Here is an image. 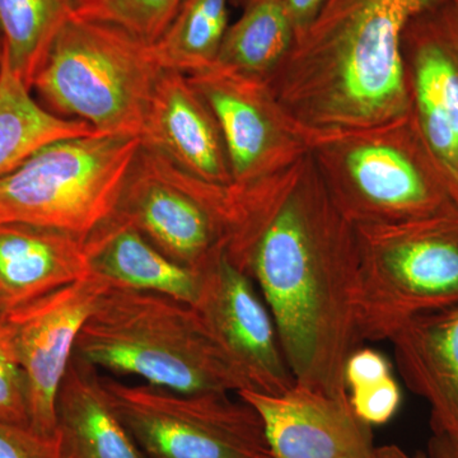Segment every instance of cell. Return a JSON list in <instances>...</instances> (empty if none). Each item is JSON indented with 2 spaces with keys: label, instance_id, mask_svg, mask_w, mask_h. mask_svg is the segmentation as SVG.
Returning a JSON list of instances; mask_svg holds the SVG:
<instances>
[{
  "label": "cell",
  "instance_id": "cell-6",
  "mask_svg": "<svg viewBox=\"0 0 458 458\" xmlns=\"http://www.w3.org/2000/svg\"><path fill=\"white\" fill-rule=\"evenodd\" d=\"M354 228L361 343L384 342L408 319L458 304V209Z\"/></svg>",
  "mask_w": 458,
  "mask_h": 458
},
{
  "label": "cell",
  "instance_id": "cell-25",
  "mask_svg": "<svg viewBox=\"0 0 458 458\" xmlns=\"http://www.w3.org/2000/svg\"><path fill=\"white\" fill-rule=\"evenodd\" d=\"M0 421L30 427L29 384L3 315H0Z\"/></svg>",
  "mask_w": 458,
  "mask_h": 458
},
{
  "label": "cell",
  "instance_id": "cell-4",
  "mask_svg": "<svg viewBox=\"0 0 458 458\" xmlns=\"http://www.w3.org/2000/svg\"><path fill=\"white\" fill-rule=\"evenodd\" d=\"M309 153L328 197L354 227L458 209L410 114L372 128L315 135Z\"/></svg>",
  "mask_w": 458,
  "mask_h": 458
},
{
  "label": "cell",
  "instance_id": "cell-22",
  "mask_svg": "<svg viewBox=\"0 0 458 458\" xmlns=\"http://www.w3.org/2000/svg\"><path fill=\"white\" fill-rule=\"evenodd\" d=\"M73 9L74 0H0L2 57L30 89Z\"/></svg>",
  "mask_w": 458,
  "mask_h": 458
},
{
  "label": "cell",
  "instance_id": "cell-30",
  "mask_svg": "<svg viewBox=\"0 0 458 458\" xmlns=\"http://www.w3.org/2000/svg\"><path fill=\"white\" fill-rule=\"evenodd\" d=\"M429 454L433 458H458V439L434 434L430 441Z\"/></svg>",
  "mask_w": 458,
  "mask_h": 458
},
{
  "label": "cell",
  "instance_id": "cell-28",
  "mask_svg": "<svg viewBox=\"0 0 458 458\" xmlns=\"http://www.w3.org/2000/svg\"><path fill=\"white\" fill-rule=\"evenodd\" d=\"M393 376L390 361L382 352L358 348L349 355L344 369V384L348 393L375 385Z\"/></svg>",
  "mask_w": 458,
  "mask_h": 458
},
{
  "label": "cell",
  "instance_id": "cell-15",
  "mask_svg": "<svg viewBox=\"0 0 458 458\" xmlns=\"http://www.w3.org/2000/svg\"><path fill=\"white\" fill-rule=\"evenodd\" d=\"M140 140L199 180L223 188L233 186L221 126L186 74L165 69L159 74Z\"/></svg>",
  "mask_w": 458,
  "mask_h": 458
},
{
  "label": "cell",
  "instance_id": "cell-17",
  "mask_svg": "<svg viewBox=\"0 0 458 458\" xmlns=\"http://www.w3.org/2000/svg\"><path fill=\"white\" fill-rule=\"evenodd\" d=\"M388 342L403 382L429 403L434 434L458 439V304L408 319Z\"/></svg>",
  "mask_w": 458,
  "mask_h": 458
},
{
  "label": "cell",
  "instance_id": "cell-5",
  "mask_svg": "<svg viewBox=\"0 0 458 458\" xmlns=\"http://www.w3.org/2000/svg\"><path fill=\"white\" fill-rule=\"evenodd\" d=\"M162 71L152 45L119 27L72 16L31 90L56 116L89 123L102 134L140 138Z\"/></svg>",
  "mask_w": 458,
  "mask_h": 458
},
{
  "label": "cell",
  "instance_id": "cell-2",
  "mask_svg": "<svg viewBox=\"0 0 458 458\" xmlns=\"http://www.w3.org/2000/svg\"><path fill=\"white\" fill-rule=\"evenodd\" d=\"M437 2L327 0L267 86L309 141L408 116L403 35Z\"/></svg>",
  "mask_w": 458,
  "mask_h": 458
},
{
  "label": "cell",
  "instance_id": "cell-1",
  "mask_svg": "<svg viewBox=\"0 0 458 458\" xmlns=\"http://www.w3.org/2000/svg\"><path fill=\"white\" fill-rule=\"evenodd\" d=\"M242 214L225 254L260 289L295 382L348 399L344 369L361 344L354 225L310 153L247 188Z\"/></svg>",
  "mask_w": 458,
  "mask_h": 458
},
{
  "label": "cell",
  "instance_id": "cell-13",
  "mask_svg": "<svg viewBox=\"0 0 458 458\" xmlns=\"http://www.w3.org/2000/svg\"><path fill=\"white\" fill-rule=\"evenodd\" d=\"M194 306L250 390L282 394L293 387L295 379L273 316L256 291L254 280L238 269L225 251L201 271Z\"/></svg>",
  "mask_w": 458,
  "mask_h": 458
},
{
  "label": "cell",
  "instance_id": "cell-12",
  "mask_svg": "<svg viewBox=\"0 0 458 458\" xmlns=\"http://www.w3.org/2000/svg\"><path fill=\"white\" fill-rule=\"evenodd\" d=\"M108 283L89 276L4 313L30 396V427L56 436V399L75 343Z\"/></svg>",
  "mask_w": 458,
  "mask_h": 458
},
{
  "label": "cell",
  "instance_id": "cell-14",
  "mask_svg": "<svg viewBox=\"0 0 458 458\" xmlns=\"http://www.w3.org/2000/svg\"><path fill=\"white\" fill-rule=\"evenodd\" d=\"M237 394L260 417L273 458H364L375 448L370 427L354 414L349 397L297 382L282 394Z\"/></svg>",
  "mask_w": 458,
  "mask_h": 458
},
{
  "label": "cell",
  "instance_id": "cell-26",
  "mask_svg": "<svg viewBox=\"0 0 458 458\" xmlns=\"http://www.w3.org/2000/svg\"><path fill=\"white\" fill-rule=\"evenodd\" d=\"M352 411L363 423L382 426L394 417L401 403L399 384L394 376L348 393Z\"/></svg>",
  "mask_w": 458,
  "mask_h": 458
},
{
  "label": "cell",
  "instance_id": "cell-33",
  "mask_svg": "<svg viewBox=\"0 0 458 458\" xmlns=\"http://www.w3.org/2000/svg\"><path fill=\"white\" fill-rule=\"evenodd\" d=\"M414 458H433L432 456H430L429 454H415Z\"/></svg>",
  "mask_w": 458,
  "mask_h": 458
},
{
  "label": "cell",
  "instance_id": "cell-3",
  "mask_svg": "<svg viewBox=\"0 0 458 458\" xmlns=\"http://www.w3.org/2000/svg\"><path fill=\"white\" fill-rule=\"evenodd\" d=\"M75 360L177 393H240L249 384L194 304L108 286L75 343Z\"/></svg>",
  "mask_w": 458,
  "mask_h": 458
},
{
  "label": "cell",
  "instance_id": "cell-7",
  "mask_svg": "<svg viewBox=\"0 0 458 458\" xmlns=\"http://www.w3.org/2000/svg\"><path fill=\"white\" fill-rule=\"evenodd\" d=\"M140 146L138 137L98 132L40 148L0 177V223L89 237L116 210Z\"/></svg>",
  "mask_w": 458,
  "mask_h": 458
},
{
  "label": "cell",
  "instance_id": "cell-35",
  "mask_svg": "<svg viewBox=\"0 0 458 458\" xmlns=\"http://www.w3.org/2000/svg\"><path fill=\"white\" fill-rule=\"evenodd\" d=\"M74 2H75V0H74Z\"/></svg>",
  "mask_w": 458,
  "mask_h": 458
},
{
  "label": "cell",
  "instance_id": "cell-16",
  "mask_svg": "<svg viewBox=\"0 0 458 458\" xmlns=\"http://www.w3.org/2000/svg\"><path fill=\"white\" fill-rule=\"evenodd\" d=\"M86 240L31 223H0V315L89 276Z\"/></svg>",
  "mask_w": 458,
  "mask_h": 458
},
{
  "label": "cell",
  "instance_id": "cell-10",
  "mask_svg": "<svg viewBox=\"0 0 458 458\" xmlns=\"http://www.w3.org/2000/svg\"><path fill=\"white\" fill-rule=\"evenodd\" d=\"M403 59L410 116L458 207V0L410 20Z\"/></svg>",
  "mask_w": 458,
  "mask_h": 458
},
{
  "label": "cell",
  "instance_id": "cell-27",
  "mask_svg": "<svg viewBox=\"0 0 458 458\" xmlns=\"http://www.w3.org/2000/svg\"><path fill=\"white\" fill-rule=\"evenodd\" d=\"M0 458H65L57 436L0 421Z\"/></svg>",
  "mask_w": 458,
  "mask_h": 458
},
{
  "label": "cell",
  "instance_id": "cell-21",
  "mask_svg": "<svg viewBox=\"0 0 458 458\" xmlns=\"http://www.w3.org/2000/svg\"><path fill=\"white\" fill-rule=\"evenodd\" d=\"M89 123L63 119L42 107L31 89L0 60V177L40 148L66 138L98 134Z\"/></svg>",
  "mask_w": 458,
  "mask_h": 458
},
{
  "label": "cell",
  "instance_id": "cell-34",
  "mask_svg": "<svg viewBox=\"0 0 458 458\" xmlns=\"http://www.w3.org/2000/svg\"><path fill=\"white\" fill-rule=\"evenodd\" d=\"M0 60H2V36H0Z\"/></svg>",
  "mask_w": 458,
  "mask_h": 458
},
{
  "label": "cell",
  "instance_id": "cell-20",
  "mask_svg": "<svg viewBox=\"0 0 458 458\" xmlns=\"http://www.w3.org/2000/svg\"><path fill=\"white\" fill-rule=\"evenodd\" d=\"M214 65L267 83L291 53L297 29L283 0H246Z\"/></svg>",
  "mask_w": 458,
  "mask_h": 458
},
{
  "label": "cell",
  "instance_id": "cell-29",
  "mask_svg": "<svg viewBox=\"0 0 458 458\" xmlns=\"http://www.w3.org/2000/svg\"><path fill=\"white\" fill-rule=\"evenodd\" d=\"M325 2L327 0H283L297 29V36L315 20Z\"/></svg>",
  "mask_w": 458,
  "mask_h": 458
},
{
  "label": "cell",
  "instance_id": "cell-19",
  "mask_svg": "<svg viewBox=\"0 0 458 458\" xmlns=\"http://www.w3.org/2000/svg\"><path fill=\"white\" fill-rule=\"evenodd\" d=\"M65 458H147L108 403L101 372L72 360L56 399Z\"/></svg>",
  "mask_w": 458,
  "mask_h": 458
},
{
  "label": "cell",
  "instance_id": "cell-23",
  "mask_svg": "<svg viewBox=\"0 0 458 458\" xmlns=\"http://www.w3.org/2000/svg\"><path fill=\"white\" fill-rule=\"evenodd\" d=\"M229 4L231 0H182L152 44L161 68L191 75L214 65L229 27Z\"/></svg>",
  "mask_w": 458,
  "mask_h": 458
},
{
  "label": "cell",
  "instance_id": "cell-11",
  "mask_svg": "<svg viewBox=\"0 0 458 458\" xmlns=\"http://www.w3.org/2000/svg\"><path fill=\"white\" fill-rule=\"evenodd\" d=\"M188 77L221 126L234 188L276 176L309 153V138L267 83L216 65Z\"/></svg>",
  "mask_w": 458,
  "mask_h": 458
},
{
  "label": "cell",
  "instance_id": "cell-31",
  "mask_svg": "<svg viewBox=\"0 0 458 458\" xmlns=\"http://www.w3.org/2000/svg\"><path fill=\"white\" fill-rule=\"evenodd\" d=\"M364 458H414L401 450L397 445H382V447H375L369 456Z\"/></svg>",
  "mask_w": 458,
  "mask_h": 458
},
{
  "label": "cell",
  "instance_id": "cell-32",
  "mask_svg": "<svg viewBox=\"0 0 458 458\" xmlns=\"http://www.w3.org/2000/svg\"><path fill=\"white\" fill-rule=\"evenodd\" d=\"M246 0H231L232 5H236V7H242L243 3H245Z\"/></svg>",
  "mask_w": 458,
  "mask_h": 458
},
{
  "label": "cell",
  "instance_id": "cell-18",
  "mask_svg": "<svg viewBox=\"0 0 458 458\" xmlns=\"http://www.w3.org/2000/svg\"><path fill=\"white\" fill-rule=\"evenodd\" d=\"M86 251L90 274L111 286L197 303L201 273L172 260L114 214L87 237Z\"/></svg>",
  "mask_w": 458,
  "mask_h": 458
},
{
  "label": "cell",
  "instance_id": "cell-24",
  "mask_svg": "<svg viewBox=\"0 0 458 458\" xmlns=\"http://www.w3.org/2000/svg\"><path fill=\"white\" fill-rule=\"evenodd\" d=\"M182 0H75L73 16L119 27L138 40L155 44Z\"/></svg>",
  "mask_w": 458,
  "mask_h": 458
},
{
  "label": "cell",
  "instance_id": "cell-9",
  "mask_svg": "<svg viewBox=\"0 0 458 458\" xmlns=\"http://www.w3.org/2000/svg\"><path fill=\"white\" fill-rule=\"evenodd\" d=\"M114 216L198 273L225 251L238 218L233 186L199 180L143 144Z\"/></svg>",
  "mask_w": 458,
  "mask_h": 458
},
{
  "label": "cell",
  "instance_id": "cell-8",
  "mask_svg": "<svg viewBox=\"0 0 458 458\" xmlns=\"http://www.w3.org/2000/svg\"><path fill=\"white\" fill-rule=\"evenodd\" d=\"M101 384L147 458H273L260 417L237 394L177 393L111 376Z\"/></svg>",
  "mask_w": 458,
  "mask_h": 458
}]
</instances>
